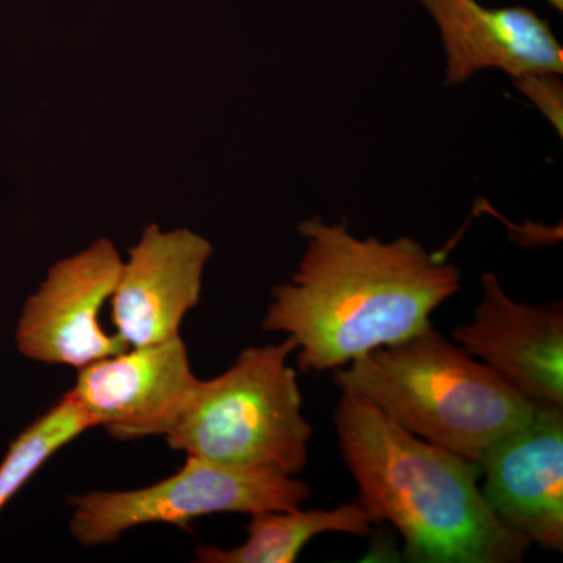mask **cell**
<instances>
[{
  "label": "cell",
  "mask_w": 563,
  "mask_h": 563,
  "mask_svg": "<svg viewBox=\"0 0 563 563\" xmlns=\"http://www.w3.org/2000/svg\"><path fill=\"white\" fill-rule=\"evenodd\" d=\"M291 279L273 290L262 325L298 344L301 372H333L431 331L432 313L462 288L461 269L410 236L358 239L347 221L312 217Z\"/></svg>",
  "instance_id": "obj_1"
},
{
  "label": "cell",
  "mask_w": 563,
  "mask_h": 563,
  "mask_svg": "<svg viewBox=\"0 0 563 563\" xmlns=\"http://www.w3.org/2000/svg\"><path fill=\"white\" fill-rule=\"evenodd\" d=\"M333 422L357 503L373 523L399 532L407 562H523L531 544L488 507L479 463L413 435L352 393L342 391Z\"/></svg>",
  "instance_id": "obj_2"
},
{
  "label": "cell",
  "mask_w": 563,
  "mask_h": 563,
  "mask_svg": "<svg viewBox=\"0 0 563 563\" xmlns=\"http://www.w3.org/2000/svg\"><path fill=\"white\" fill-rule=\"evenodd\" d=\"M333 383L413 435L476 463L528 424L537 406L433 329L333 369Z\"/></svg>",
  "instance_id": "obj_3"
},
{
  "label": "cell",
  "mask_w": 563,
  "mask_h": 563,
  "mask_svg": "<svg viewBox=\"0 0 563 563\" xmlns=\"http://www.w3.org/2000/svg\"><path fill=\"white\" fill-rule=\"evenodd\" d=\"M296 351L291 336L250 346L221 376L199 379L165 437L169 448L232 468L302 473L313 429L302 415L298 374L288 365Z\"/></svg>",
  "instance_id": "obj_4"
},
{
  "label": "cell",
  "mask_w": 563,
  "mask_h": 563,
  "mask_svg": "<svg viewBox=\"0 0 563 563\" xmlns=\"http://www.w3.org/2000/svg\"><path fill=\"white\" fill-rule=\"evenodd\" d=\"M312 488L273 470H243L187 455L173 476L139 490L91 492L68 499L69 529L84 547H101L144 525H173L191 531L213 514L287 510L309 501Z\"/></svg>",
  "instance_id": "obj_5"
},
{
  "label": "cell",
  "mask_w": 563,
  "mask_h": 563,
  "mask_svg": "<svg viewBox=\"0 0 563 563\" xmlns=\"http://www.w3.org/2000/svg\"><path fill=\"white\" fill-rule=\"evenodd\" d=\"M122 257L109 239L52 265L46 279L24 303L16 325L18 351L31 361L79 369L128 350L118 333L101 325Z\"/></svg>",
  "instance_id": "obj_6"
},
{
  "label": "cell",
  "mask_w": 563,
  "mask_h": 563,
  "mask_svg": "<svg viewBox=\"0 0 563 563\" xmlns=\"http://www.w3.org/2000/svg\"><path fill=\"white\" fill-rule=\"evenodd\" d=\"M199 379L180 335L128 347L77 373L68 395L117 440L168 435Z\"/></svg>",
  "instance_id": "obj_7"
},
{
  "label": "cell",
  "mask_w": 563,
  "mask_h": 563,
  "mask_svg": "<svg viewBox=\"0 0 563 563\" xmlns=\"http://www.w3.org/2000/svg\"><path fill=\"white\" fill-rule=\"evenodd\" d=\"M481 492L507 529L563 550V406H536L531 421L481 459Z\"/></svg>",
  "instance_id": "obj_8"
},
{
  "label": "cell",
  "mask_w": 563,
  "mask_h": 563,
  "mask_svg": "<svg viewBox=\"0 0 563 563\" xmlns=\"http://www.w3.org/2000/svg\"><path fill=\"white\" fill-rule=\"evenodd\" d=\"M128 254L110 298L118 335L129 347L180 335L181 321L201 299L213 246L190 229L150 224Z\"/></svg>",
  "instance_id": "obj_9"
},
{
  "label": "cell",
  "mask_w": 563,
  "mask_h": 563,
  "mask_svg": "<svg viewBox=\"0 0 563 563\" xmlns=\"http://www.w3.org/2000/svg\"><path fill=\"white\" fill-rule=\"evenodd\" d=\"M481 284L473 320L454 329V342L528 401L563 406L562 301H514L493 273H484Z\"/></svg>",
  "instance_id": "obj_10"
},
{
  "label": "cell",
  "mask_w": 563,
  "mask_h": 563,
  "mask_svg": "<svg viewBox=\"0 0 563 563\" xmlns=\"http://www.w3.org/2000/svg\"><path fill=\"white\" fill-rule=\"evenodd\" d=\"M442 36L446 85H461L485 69L514 80L562 74L563 49L550 24L526 7L488 9L477 0H421Z\"/></svg>",
  "instance_id": "obj_11"
},
{
  "label": "cell",
  "mask_w": 563,
  "mask_h": 563,
  "mask_svg": "<svg viewBox=\"0 0 563 563\" xmlns=\"http://www.w3.org/2000/svg\"><path fill=\"white\" fill-rule=\"evenodd\" d=\"M246 542L231 550L201 544L196 561L202 563H292L314 537L347 533L365 537L373 532V520L357 501L335 509L292 507L251 515Z\"/></svg>",
  "instance_id": "obj_12"
},
{
  "label": "cell",
  "mask_w": 563,
  "mask_h": 563,
  "mask_svg": "<svg viewBox=\"0 0 563 563\" xmlns=\"http://www.w3.org/2000/svg\"><path fill=\"white\" fill-rule=\"evenodd\" d=\"M96 428L90 415L65 393L10 443L0 462V512L58 451Z\"/></svg>",
  "instance_id": "obj_13"
},
{
  "label": "cell",
  "mask_w": 563,
  "mask_h": 563,
  "mask_svg": "<svg viewBox=\"0 0 563 563\" xmlns=\"http://www.w3.org/2000/svg\"><path fill=\"white\" fill-rule=\"evenodd\" d=\"M514 81L518 90L528 96L529 101L562 133L561 74H531Z\"/></svg>",
  "instance_id": "obj_14"
},
{
  "label": "cell",
  "mask_w": 563,
  "mask_h": 563,
  "mask_svg": "<svg viewBox=\"0 0 563 563\" xmlns=\"http://www.w3.org/2000/svg\"><path fill=\"white\" fill-rule=\"evenodd\" d=\"M553 9L558 11H563V0H547Z\"/></svg>",
  "instance_id": "obj_15"
}]
</instances>
